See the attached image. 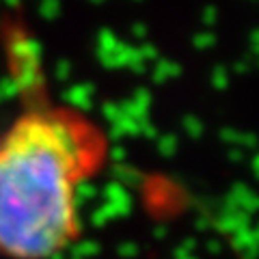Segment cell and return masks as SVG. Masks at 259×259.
I'll return each instance as SVG.
<instances>
[{
    "label": "cell",
    "instance_id": "obj_1",
    "mask_svg": "<svg viewBox=\"0 0 259 259\" xmlns=\"http://www.w3.org/2000/svg\"><path fill=\"white\" fill-rule=\"evenodd\" d=\"M102 136L63 110L24 115L0 139V250L48 259L76 236V190L102 160Z\"/></svg>",
    "mask_w": 259,
    "mask_h": 259
}]
</instances>
